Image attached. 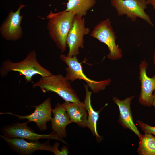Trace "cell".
Masks as SVG:
<instances>
[{
    "mask_svg": "<svg viewBox=\"0 0 155 155\" xmlns=\"http://www.w3.org/2000/svg\"><path fill=\"white\" fill-rule=\"evenodd\" d=\"M32 87L40 88L44 93L54 92L65 101L74 102L80 101L70 81L60 74H52L48 76L41 77L38 81L32 84Z\"/></svg>",
    "mask_w": 155,
    "mask_h": 155,
    "instance_id": "3957f363",
    "label": "cell"
},
{
    "mask_svg": "<svg viewBox=\"0 0 155 155\" xmlns=\"http://www.w3.org/2000/svg\"><path fill=\"white\" fill-rule=\"evenodd\" d=\"M35 109L32 114L26 115H16L11 112H1L0 114H6L16 117L18 119H26L30 122H34L41 131L47 128V123L51 121L52 109L51 106V99L48 98L42 103L36 106H32Z\"/></svg>",
    "mask_w": 155,
    "mask_h": 155,
    "instance_id": "30bf717a",
    "label": "cell"
},
{
    "mask_svg": "<svg viewBox=\"0 0 155 155\" xmlns=\"http://www.w3.org/2000/svg\"><path fill=\"white\" fill-rule=\"evenodd\" d=\"M85 92L86 96L84 103L85 105L88 113V126L93 136H95L98 141H100L102 138L98 134L97 130V123L99 118L100 112L106 106L102 108L98 111H95L93 109L91 103V92L88 89V86L84 84Z\"/></svg>",
    "mask_w": 155,
    "mask_h": 155,
    "instance_id": "2e32d148",
    "label": "cell"
},
{
    "mask_svg": "<svg viewBox=\"0 0 155 155\" xmlns=\"http://www.w3.org/2000/svg\"><path fill=\"white\" fill-rule=\"evenodd\" d=\"M11 71L18 72L23 76L27 83L31 82L32 78L35 75L45 77L52 74L39 63L34 50L29 52L25 58L20 61L14 62L9 59L4 61L0 68L1 76L5 77Z\"/></svg>",
    "mask_w": 155,
    "mask_h": 155,
    "instance_id": "6da1fadb",
    "label": "cell"
},
{
    "mask_svg": "<svg viewBox=\"0 0 155 155\" xmlns=\"http://www.w3.org/2000/svg\"><path fill=\"white\" fill-rule=\"evenodd\" d=\"M139 138L138 154L140 155H155V136L151 134L145 133Z\"/></svg>",
    "mask_w": 155,
    "mask_h": 155,
    "instance_id": "ac0fdd59",
    "label": "cell"
},
{
    "mask_svg": "<svg viewBox=\"0 0 155 155\" xmlns=\"http://www.w3.org/2000/svg\"><path fill=\"white\" fill-rule=\"evenodd\" d=\"M136 123L145 133H150L155 135V127L150 125L139 120H137Z\"/></svg>",
    "mask_w": 155,
    "mask_h": 155,
    "instance_id": "d6986e66",
    "label": "cell"
},
{
    "mask_svg": "<svg viewBox=\"0 0 155 155\" xmlns=\"http://www.w3.org/2000/svg\"><path fill=\"white\" fill-rule=\"evenodd\" d=\"M152 105L155 107V90L153 93V100L152 103Z\"/></svg>",
    "mask_w": 155,
    "mask_h": 155,
    "instance_id": "7402d4cb",
    "label": "cell"
},
{
    "mask_svg": "<svg viewBox=\"0 0 155 155\" xmlns=\"http://www.w3.org/2000/svg\"><path fill=\"white\" fill-rule=\"evenodd\" d=\"M153 63L155 65V51L154 52L153 56Z\"/></svg>",
    "mask_w": 155,
    "mask_h": 155,
    "instance_id": "603a6c76",
    "label": "cell"
},
{
    "mask_svg": "<svg viewBox=\"0 0 155 155\" xmlns=\"http://www.w3.org/2000/svg\"><path fill=\"white\" fill-rule=\"evenodd\" d=\"M74 16L69 11H64L50 12L47 28L49 36L62 53L66 50L67 38L73 23Z\"/></svg>",
    "mask_w": 155,
    "mask_h": 155,
    "instance_id": "7a4b0ae2",
    "label": "cell"
},
{
    "mask_svg": "<svg viewBox=\"0 0 155 155\" xmlns=\"http://www.w3.org/2000/svg\"><path fill=\"white\" fill-rule=\"evenodd\" d=\"M59 144L57 142L55 143L53 146V152L55 155H67L69 153L67 148L65 146L63 147L61 150L58 149Z\"/></svg>",
    "mask_w": 155,
    "mask_h": 155,
    "instance_id": "ffe728a7",
    "label": "cell"
},
{
    "mask_svg": "<svg viewBox=\"0 0 155 155\" xmlns=\"http://www.w3.org/2000/svg\"><path fill=\"white\" fill-rule=\"evenodd\" d=\"M148 4H150L152 5L154 9L155 10V0H146Z\"/></svg>",
    "mask_w": 155,
    "mask_h": 155,
    "instance_id": "44dd1931",
    "label": "cell"
},
{
    "mask_svg": "<svg viewBox=\"0 0 155 155\" xmlns=\"http://www.w3.org/2000/svg\"><path fill=\"white\" fill-rule=\"evenodd\" d=\"M96 2V0H68L66 8L64 11L83 17L94 6Z\"/></svg>",
    "mask_w": 155,
    "mask_h": 155,
    "instance_id": "e0dca14e",
    "label": "cell"
},
{
    "mask_svg": "<svg viewBox=\"0 0 155 155\" xmlns=\"http://www.w3.org/2000/svg\"><path fill=\"white\" fill-rule=\"evenodd\" d=\"M90 32V29L85 27L84 18L75 16L67 38V44L69 49L67 56L72 57L79 54V48L82 49L84 46V36Z\"/></svg>",
    "mask_w": 155,
    "mask_h": 155,
    "instance_id": "ba28073f",
    "label": "cell"
},
{
    "mask_svg": "<svg viewBox=\"0 0 155 155\" xmlns=\"http://www.w3.org/2000/svg\"><path fill=\"white\" fill-rule=\"evenodd\" d=\"M60 58L67 66L65 68L66 78L71 82L77 79L83 80L86 82L93 93H97L101 90L105 89L111 81L110 79L97 81L87 77L83 73L81 64L79 62L76 56L70 57L64 54H61Z\"/></svg>",
    "mask_w": 155,
    "mask_h": 155,
    "instance_id": "277c9868",
    "label": "cell"
},
{
    "mask_svg": "<svg viewBox=\"0 0 155 155\" xmlns=\"http://www.w3.org/2000/svg\"><path fill=\"white\" fill-rule=\"evenodd\" d=\"M53 117L51 121L52 131L59 138L62 139L67 136L66 126L71 123L62 104L57 103L52 109Z\"/></svg>",
    "mask_w": 155,
    "mask_h": 155,
    "instance_id": "5bb4252c",
    "label": "cell"
},
{
    "mask_svg": "<svg viewBox=\"0 0 155 155\" xmlns=\"http://www.w3.org/2000/svg\"><path fill=\"white\" fill-rule=\"evenodd\" d=\"M26 6L21 4L16 12L10 11L6 20L1 24L0 34L5 40L16 41L22 37L23 31L20 25L23 16L20 15V11Z\"/></svg>",
    "mask_w": 155,
    "mask_h": 155,
    "instance_id": "9c48e42d",
    "label": "cell"
},
{
    "mask_svg": "<svg viewBox=\"0 0 155 155\" xmlns=\"http://www.w3.org/2000/svg\"><path fill=\"white\" fill-rule=\"evenodd\" d=\"M0 136L13 150L21 155H31L38 150L53 152V146L49 144V140L42 143L38 141L29 142L23 139L11 138L4 135Z\"/></svg>",
    "mask_w": 155,
    "mask_h": 155,
    "instance_id": "8fae6325",
    "label": "cell"
},
{
    "mask_svg": "<svg viewBox=\"0 0 155 155\" xmlns=\"http://www.w3.org/2000/svg\"><path fill=\"white\" fill-rule=\"evenodd\" d=\"M148 66V64L145 60L142 61L140 65L141 90L139 101L144 106L150 107L153 100V92L155 90V75L152 78L147 75L146 70Z\"/></svg>",
    "mask_w": 155,
    "mask_h": 155,
    "instance_id": "7c38bea8",
    "label": "cell"
},
{
    "mask_svg": "<svg viewBox=\"0 0 155 155\" xmlns=\"http://www.w3.org/2000/svg\"><path fill=\"white\" fill-rule=\"evenodd\" d=\"M62 104L71 123L82 127H87L88 113L84 102L65 101Z\"/></svg>",
    "mask_w": 155,
    "mask_h": 155,
    "instance_id": "9a60e30c",
    "label": "cell"
},
{
    "mask_svg": "<svg viewBox=\"0 0 155 155\" xmlns=\"http://www.w3.org/2000/svg\"><path fill=\"white\" fill-rule=\"evenodd\" d=\"M90 36L106 44L109 53L108 57L111 60H118L122 56V51L115 43L116 37L111 25L109 18L101 21L94 27Z\"/></svg>",
    "mask_w": 155,
    "mask_h": 155,
    "instance_id": "5b68a950",
    "label": "cell"
},
{
    "mask_svg": "<svg viewBox=\"0 0 155 155\" xmlns=\"http://www.w3.org/2000/svg\"><path fill=\"white\" fill-rule=\"evenodd\" d=\"M134 97V96H131L123 100L113 97L112 100L117 105L119 110L118 123L124 129H129L139 137L142 134L134 123L130 107L131 100Z\"/></svg>",
    "mask_w": 155,
    "mask_h": 155,
    "instance_id": "4fadbf2b",
    "label": "cell"
},
{
    "mask_svg": "<svg viewBox=\"0 0 155 155\" xmlns=\"http://www.w3.org/2000/svg\"><path fill=\"white\" fill-rule=\"evenodd\" d=\"M27 121L22 123H17L3 127L1 131L4 135L11 138L26 139L32 141H38L40 139H54L66 144L62 139L59 138L53 131L48 135L40 134L27 125Z\"/></svg>",
    "mask_w": 155,
    "mask_h": 155,
    "instance_id": "52a82bcc",
    "label": "cell"
},
{
    "mask_svg": "<svg viewBox=\"0 0 155 155\" xmlns=\"http://www.w3.org/2000/svg\"><path fill=\"white\" fill-rule=\"evenodd\" d=\"M119 16L125 15L126 17L135 21L137 17L145 20L152 26L154 24L144 10L147 8L146 0H111Z\"/></svg>",
    "mask_w": 155,
    "mask_h": 155,
    "instance_id": "8992f818",
    "label": "cell"
}]
</instances>
